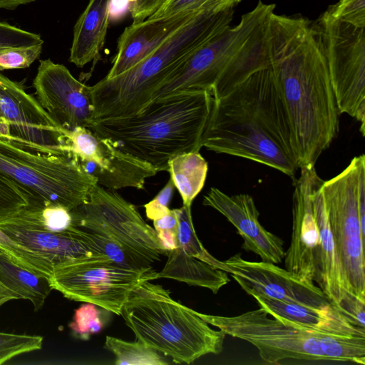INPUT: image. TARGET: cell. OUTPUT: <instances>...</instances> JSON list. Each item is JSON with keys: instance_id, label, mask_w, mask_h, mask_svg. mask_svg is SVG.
I'll list each match as a JSON object with an SVG mask.
<instances>
[{"instance_id": "7a4b0ae2", "label": "cell", "mask_w": 365, "mask_h": 365, "mask_svg": "<svg viewBox=\"0 0 365 365\" xmlns=\"http://www.w3.org/2000/svg\"><path fill=\"white\" fill-rule=\"evenodd\" d=\"M202 146L295 176L299 168L294 135L270 66L213 98Z\"/></svg>"}, {"instance_id": "7402d4cb", "label": "cell", "mask_w": 365, "mask_h": 365, "mask_svg": "<svg viewBox=\"0 0 365 365\" xmlns=\"http://www.w3.org/2000/svg\"><path fill=\"white\" fill-rule=\"evenodd\" d=\"M252 297L268 315L281 322L317 333L343 337L365 336V329L355 325L331 304L310 307L261 295Z\"/></svg>"}, {"instance_id": "cb8c5ba5", "label": "cell", "mask_w": 365, "mask_h": 365, "mask_svg": "<svg viewBox=\"0 0 365 365\" xmlns=\"http://www.w3.org/2000/svg\"><path fill=\"white\" fill-rule=\"evenodd\" d=\"M52 288L48 279L16 263L0 249V307L11 299H29L39 310Z\"/></svg>"}, {"instance_id": "4316f807", "label": "cell", "mask_w": 365, "mask_h": 365, "mask_svg": "<svg viewBox=\"0 0 365 365\" xmlns=\"http://www.w3.org/2000/svg\"><path fill=\"white\" fill-rule=\"evenodd\" d=\"M104 347L114 354L116 365H165L169 363L164 355L140 341L130 342L107 336Z\"/></svg>"}, {"instance_id": "2e32d148", "label": "cell", "mask_w": 365, "mask_h": 365, "mask_svg": "<svg viewBox=\"0 0 365 365\" xmlns=\"http://www.w3.org/2000/svg\"><path fill=\"white\" fill-rule=\"evenodd\" d=\"M33 86L37 101L63 130L89 128L93 122L91 86L74 78L65 66L40 60Z\"/></svg>"}, {"instance_id": "1f68e13d", "label": "cell", "mask_w": 365, "mask_h": 365, "mask_svg": "<svg viewBox=\"0 0 365 365\" xmlns=\"http://www.w3.org/2000/svg\"><path fill=\"white\" fill-rule=\"evenodd\" d=\"M43 337L0 331V364L11 358L42 347Z\"/></svg>"}, {"instance_id": "277c9868", "label": "cell", "mask_w": 365, "mask_h": 365, "mask_svg": "<svg viewBox=\"0 0 365 365\" xmlns=\"http://www.w3.org/2000/svg\"><path fill=\"white\" fill-rule=\"evenodd\" d=\"M274 8L259 1L237 25L230 26L189 53L153 98L198 89L210 91L217 99L253 72L269 66V21Z\"/></svg>"}, {"instance_id": "6da1fadb", "label": "cell", "mask_w": 365, "mask_h": 365, "mask_svg": "<svg viewBox=\"0 0 365 365\" xmlns=\"http://www.w3.org/2000/svg\"><path fill=\"white\" fill-rule=\"evenodd\" d=\"M269 53L293 132L299 168L314 167L339 133L341 113L311 23L273 12L269 21Z\"/></svg>"}, {"instance_id": "e575fe53", "label": "cell", "mask_w": 365, "mask_h": 365, "mask_svg": "<svg viewBox=\"0 0 365 365\" xmlns=\"http://www.w3.org/2000/svg\"><path fill=\"white\" fill-rule=\"evenodd\" d=\"M329 10L341 21L365 28V0H340Z\"/></svg>"}, {"instance_id": "74e56055", "label": "cell", "mask_w": 365, "mask_h": 365, "mask_svg": "<svg viewBox=\"0 0 365 365\" xmlns=\"http://www.w3.org/2000/svg\"><path fill=\"white\" fill-rule=\"evenodd\" d=\"M175 188V187L170 178L158 194L144 205L146 216L149 220H154L170 211L169 204Z\"/></svg>"}, {"instance_id": "603a6c76", "label": "cell", "mask_w": 365, "mask_h": 365, "mask_svg": "<svg viewBox=\"0 0 365 365\" xmlns=\"http://www.w3.org/2000/svg\"><path fill=\"white\" fill-rule=\"evenodd\" d=\"M112 0H89L73 28L69 61L83 67L96 60L103 47Z\"/></svg>"}, {"instance_id": "d590c367", "label": "cell", "mask_w": 365, "mask_h": 365, "mask_svg": "<svg viewBox=\"0 0 365 365\" xmlns=\"http://www.w3.org/2000/svg\"><path fill=\"white\" fill-rule=\"evenodd\" d=\"M41 225L48 230L60 232L68 230L72 225L70 210L58 205H49L40 212Z\"/></svg>"}, {"instance_id": "f35d334b", "label": "cell", "mask_w": 365, "mask_h": 365, "mask_svg": "<svg viewBox=\"0 0 365 365\" xmlns=\"http://www.w3.org/2000/svg\"><path fill=\"white\" fill-rule=\"evenodd\" d=\"M168 0H133L130 12L134 23L141 22L155 14Z\"/></svg>"}, {"instance_id": "83f0119b", "label": "cell", "mask_w": 365, "mask_h": 365, "mask_svg": "<svg viewBox=\"0 0 365 365\" xmlns=\"http://www.w3.org/2000/svg\"><path fill=\"white\" fill-rule=\"evenodd\" d=\"M174 210L178 222L177 231L178 247L188 255L229 274V268L225 262L210 254L198 239L192 220L191 207L183 205L180 208Z\"/></svg>"}, {"instance_id": "7bdbcfd3", "label": "cell", "mask_w": 365, "mask_h": 365, "mask_svg": "<svg viewBox=\"0 0 365 365\" xmlns=\"http://www.w3.org/2000/svg\"><path fill=\"white\" fill-rule=\"evenodd\" d=\"M36 0H0V9L13 10L20 5L27 4Z\"/></svg>"}, {"instance_id": "5bb4252c", "label": "cell", "mask_w": 365, "mask_h": 365, "mask_svg": "<svg viewBox=\"0 0 365 365\" xmlns=\"http://www.w3.org/2000/svg\"><path fill=\"white\" fill-rule=\"evenodd\" d=\"M68 151L97 181L110 190L144 189L145 180L157 174L150 165L120 150L88 128L66 131Z\"/></svg>"}, {"instance_id": "7c38bea8", "label": "cell", "mask_w": 365, "mask_h": 365, "mask_svg": "<svg viewBox=\"0 0 365 365\" xmlns=\"http://www.w3.org/2000/svg\"><path fill=\"white\" fill-rule=\"evenodd\" d=\"M364 166L365 155L356 156L336 176L323 180L320 187L348 289L365 302V239L358 206L359 177Z\"/></svg>"}, {"instance_id": "8fae6325", "label": "cell", "mask_w": 365, "mask_h": 365, "mask_svg": "<svg viewBox=\"0 0 365 365\" xmlns=\"http://www.w3.org/2000/svg\"><path fill=\"white\" fill-rule=\"evenodd\" d=\"M153 267H124L103 255H87L56 267L48 282L52 289L73 301L93 304L117 315L134 289L154 280Z\"/></svg>"}, {"instance_id": "f546056e", "label": "cell", "mask_w": 365, "mask_h": 365, "mask_svg": "<svg viewBox=\"0 0 365 365\" xmlns=\"http://www.w3.org/2000/svg\"><path fill=\"white\" fill-rule=\"evenodd\" d=\"M27 206L42 209L29 192L0 175V219L9 217Z\"/></svg>"}, {"instance_id": "ac0fdd59", "label": "cell", "mask_w": 365, "mask_h": 365, "mask_svg": "<svg viewBox=\"0 0 365 365\" xmlns=\"http://www.w3.org/2000/svg\"><path fill=\"white\" fill-rule=\"evenodd\" d=\"M299 169L300 175L294 182L292 232L290 245L284 252V267L300 280L314 284V257L319 232L311 195L318 175L314 167Z\"/></svg>"}, {"instance_id": "5b68a950", "label": "cell", "mask_w": 365, "mask_h": 365, "mask_svg": "<svg viewBox=\"0 0 365 365\" xmlns=\"http://www.w3.org/2000/svg\"><path fill=\"white\" fill-rule=\"evenodd\" d=\"M234 12L201 11L138 64L91 86L94 120L138 113L189 53L230 26Z\"/></svg>"}, {"instance_id": "484cf974", "label": "cell", "mask_w": 365, "mask_h": 365, "mask_svg": "<svg viewBox=\"0 0 365 365\" xmlns=\"http://www.w3.org/2000/svg\"><path fill=\"white\" fill-rule=\"evenodd\" d=\"M168 165L170 179L180 194L183 205L191 207L193 200L204 187L207 162L199 152H190L174 157Z\"/></svg>"}, {"instance_id": "44dd1931", "label": "cell", "mask_w": 365, "mask_h": 365, "mask_svg": "<svg viewBox=\"0 0 365 365\" xmlns=\"http://www.w3.org/2000/svg\"><path fill=\"white\" fill-rule=\"evenodd\" d=\"M200 12L147 19L127 26L118 38L113 66L105 78L115 77L138 64Z\"/></svg>"}, {"instance_id": "52a82bcc", "label": "cell", "mask_w": 365, "mask_h": 365, "mask_svg": "<svg viewBox=\"0 0 365 365\" xmlns=\"http://www.w3.org/2000/svg\"><path fill=\"white\" fill-rule=\"evenodd\" d=\"M196 314L226 335L254 345L261 359L269 364L298 359L365 364V336L343 337L311 331L270 319L261 307L233 317Z\"/></svg>"}, {"instance_id": "8992f818", "label": "cell", "mask_w": 365, "mask_h": 365, "mask_svg": "<svg viewBox=\"0 0 365 365\" xmlns=\"http://www.w3.org/2000/svg\"><path fill=\"white\" fill-rule=\"evenodd\" d=\"M120 316L138 341L175 363L190 364L223 350V331L211 328L195 311L174 300L169 290L150 281L134 289Z\"/></svg>"}, {"instance_id": "ffe728a7", "label": "cell", "mask_w": 365, "mask_h": 365, "mask_svg": "<svg viewBox=\"0 0 365 365\" xmlns=\"http://www.w3.org/2000/svg\"><path fill=\"white\" fill-rule=\"evenodd\" d=\"M322 180L317 176L312 192L313 213L319 232L314 257V278L329 302L339 310L341 304L354 295L349 292L341 261L330 230L323 195Z\"/></svg>"}, {"instance_id": "ab89813d", "label": "cell", "mask_w": 365, "mask_h": 365, "mask_svg": "<svg viewBox=\"0 0 365 365\" xmlns=\"http://www.w3.org/2000/svg\"><path fill=\"white\" fill-rule=\"evenodd\" d=\"M358 206L361 231L365 239V166L361 169L359 177Z\"/></svg>"}, {"instance_id": "3957f363", "label": "cell", "mask_w": 365, "mask_h": 365, "mask_svg": "<svg viewBox=\"0 0 365 365\" xmlns=\"http://www.w3.org/2000/svg\"><path fill=\"white\" fill-rule=\"evenodd\" d=\"M212 102L210 91H180L153 98L134 115L96 119L88 128L158 173L168 171L172 158L202 147Z\"/></svg>"}, {"instance_id": "d6a6232c", "label": "cell", "mask_w": 365, "mask_h": 365, "mask_svg": "<svg viewBox=\"0 0 365 365\" xmlns=\"http://www.w3.org/2000/svg\"><path fill=\"white\" fill-rule=\"evenodd\" d=\"M42 45L9 48L0 51V71L29 67L39 57Z\"/></svg>"}, {"instance_id": "30bf717a", "label": "cell", "mask_w": 365, "mask_h": 365, "mask_svg": "<svg viewBox=\"0 0 365 365\" xmlns=\"http://www.w3.org/2000/svg\"><path fill=\"white\" fill-rule=\"evenodd\" d=\"M340 113L359 123L365 134V28L339 21L328 9L314 23Z\"/></svg>"}, {"instance_id": "836d02e7", "label": "cell", "mask_w": 365, "mask_h": 365, "mask_svg": "<svg viewBox=\"0 0 365 365\" xmlns=\"http://www.w3.org/2000/svg\"><path fill=\"white\" fill-rule=\"evenodd\" d=\"M43 43L41 35L23 30L6 22H0V51Z\"/></svg>"}, {"instance_id": "60d3db41", "label": "cell", "mask_w": 365, "mask_h": 365, "mask_svg": "<svg viewBox=\"0 0 365 365\" xmlns=\"http://www.w3.org/2000/svg\"><path fill=\"white\" fill-rule=\"evenodd\" d=\"M157 237L161 249L168 255L170 251L178 247L177 232L170 230H157Z\"/></svg>"}, {"instance_id": "f1b7e54d", "label": "cell", "mask_w": 365, "mask_h": 365, "mask_svg": "<svg viewBox=\"0 0 365 365\" xmlns=\"http://www.w3.org/2000/svg\"><path fill=\"white\" fill-rule=\"evenodd\" d=\"M241 0H168L149 19L170 17L178 14L222 11L234 8Z\"/></svg>"}, {"instance_id": "ee69618b", "label": "cell", "mask_w": 365, "mask_h": 365, "mask_svg": "<svg viewBox=\"0 0 365 365\" xmlns=\"http://www.w3.org/2000/svg\"><path fill=\"white\" fill-rule=\"evenodd\" d=\"M0 134H1V128H0Z\"/></svg>"}, {"instance_id": "d4e9b609", "label": "cell", "mask_w": 365, "mask_h": 365, "mask_svg": "<svg viewBox=\"0 0 365 365\" xmlns=\"http://www.w3.org/2000/svg\"><path fill=\"white\" fill-rule=\"evenodd\" d=\"M167 257L163 269L155 272L154 279H172L209 289L214 294L230 281L227 272L188 255L180 247L170 251Z\"/></svg>"}, {"instance_id": "d6986e66", "label": "cell", "mask_w": 365, "mask_h": 365, "mask_svg": "<svg viewBox=\"0 0 365 365\" xmlns=\"http://www.w3.org/2000/svg\"><path fill=\"white\" fill-rule=\"evenodd\" d=\"M202 205L221 213L243 239L242 248L258 255L262 261L279 264L284 257V242L259 222V212L252 196L228 195L217 187L205 195Z\"/></svg>"}, {"instance_id": "9a60e30c", "label": "cell", "mask_w": 365, "mask_h": 365, "mask_svg": "<svg viewBox=\"0 0 365 365\" xmlns=\"http://www.w3.org/2000/svg\"><path fill=\"white\" fill-rule=\"evenodd\" d=\"M41 210L27 206L0 219V230L34 258L48 279L53 270L63 264L87 255H100L79 240L72 225L60 232L46 229L40 221Z\"/></svg>"}, {"instance_id": "e0dca14e", "label": "cell", "mask_w": 365, "mask_h": 365, "mask_svg": "<svg viewBox=\"0 0 365 365\" xmlns=\"http://www.w3.org/2000/svg\"><path fill=\"white\" fill-rule=\"evenodd\" d=\"M223 262L232 277L252 297L261 295L310 307L331 304L318 286L300 280L276 264L247 261L240 253Z\"/></svg>"}, {"instance_id": "4dcf8cb0", "label": "cell", "mask_w": 365, "mask_h": 365, "mask_svg": "<svg viewBox=\"0 0 365 365\" xmlns=\"http://www.w3.org/2000/svg\"><path fill=\"white\" fill-rule=\"evenodd\" d=\"M98 308L93 304L86 303L75 310L73 321L68 327L76 337L88 340L91 334L103 329L104 322Z\"/></svg>"}, {"instance_id": "4fadbf2b", "label": "cell", "mask_w": 365, "mask_h": 365, "mask_svg": "<svg viewBox=\"0 0 365 365\" xmlns=\"http://www.w3.org/2000/svg\"><path fill=\"white\" fill-rule=\"evenodd\" d=\"M1 134L35 150L71 153L65 132L24 86L0 73Z\"/></svg>"}, {"instance_id": "8d00e7d4", "label": "cell", "mask_w": 365, "mask_h": 365, "mask_svg": "<svg viewBox=\"0 0 365 365\" xmlns=\"http://www.w3.org/2000/svg\"><path fill=\"white\" fill-rule=\"evenodd\" d=\"M0 249L7 253L19 264L44 276L43 271L34 258L24 249L9 238L1 230Z\"/></svg>"}, {"instance_id": "b9f144b4", "label": "cell", "mask_w": 365, "mask_h": 365, "mask_svg": "<svg viewBox=\"0 0 365 365\" xmlns=\"http://www.w3.org/2000/svg\"><path fill=\"white\" fill-rule=\"evenodd\" d=\"M153 221L155 231L161 230H170L176 232L178 231V222L174 209L170 210L168 213Z\"/></svg>"}, {"instance_id": "ba28073f", "label": "cell", "mask_w": 365, "mask_h": 365, "mask_svg": "<svg viewBox=\"0 0 365 365\" xmlns=\"http://www.w3.org/2000/svg\"><path fill=\"white\" fill-rule=\"evenodd\" d=\"M0 175L29 192L41 208L58 205L70 211L83 203L97 184L71 153L37 151L1 134Z\"/></svg>"}, {"instance_id": "9c48e42d", "label": "cell", "mask_w": 365, "mask_h": 365, "mask_svg": "<svg viewBox=\"0 0 365 365\" xmlns=\"http://www.w3.org/2000/svg\"><path fill=\"white\" fill-rule=\"evenodd\" d=\"M70 212L72 225L97 234L115 250L148 266L165 255L155 230L115 190L96 184L88 198Z\"/></svg>"}]
</instances>
